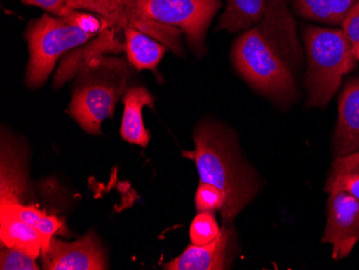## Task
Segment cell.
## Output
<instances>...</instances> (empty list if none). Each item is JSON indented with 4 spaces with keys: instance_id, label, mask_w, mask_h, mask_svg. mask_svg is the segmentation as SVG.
Masks as SVG:
<instances>
[{
    "instance_id": "603a6c76",
    "label": "cell",
    "mask_w": 359,
    "mask_h": 270,
    "mask_svg": "<svg viewBox=\"0 0 359 270\" xmlns=\"http://www.w3.org/2000/svg\"><path fill=\"white\" fill-rule=\"evenodd\" d=\"M65 19H67L70 23L78 26L79 28L84 30L86 33L93 34V35H95L97 32H100L102 27V22L98 18L94 17L92 14L76 11V10L72 11Z\"/></svg>"
},
{
    "instance_id": "e0dca14e",
    "label": "cell",
    "mask_w": 359,
    "mask_h": 270,
    "mask_svg": "<svg viewBox=\"0 0 359 270\" xmlns=\"http://www.w3.org/2000/svg\"><path fill=\"white\" fill-rule=\"evenodd\" d=\"M19 217L30 227L37 229L42 236V250L46 249L53 239V236L62 227V222L57 217L46 215L32 205H24L16 201H1V209ZM41 250V251H42Z\"/></svg>"
},
{
    "instance_id": "8fae6325",
    "label": "cell",
    "mask_w": 359,
    "mask_h": 270,
    "mask_svg": "<svg viewBox=\"0 0 359 270\" xmlns=\"http://www.w3.org/2000/svg\"><path fill=\"white\" fill-rule=\"evenodd\" d=\"M121 135L129 144H138L145 148L150 141V135L145 130L142 110L144 107L154 106V97L145 88L136 86L127 90L124 96Z\"/></svg>"
},
{
    "instance_id": "9a60e30c",
    "label": "cell",
    "mask_w": 359,
    "mask_h": 270,
    "mask_svg": "<svg viewBox=\"0 0 359 270\" xmlns=\"http://www.w3.org/2000/svg\"><path fill=\"white\" fill-rule=\"evenodd\" d=\"M358 0H292L296 13L304 19L339 25Z\"/></svg>"
},
{
    "instance_id": "2e32d148",
    "label": "cell",
    "mask_w": 359,
    "mask_h": 270,
    "mask_svg": "<svg viewBox=\"0 0 359 270\" xmlns=\"http://www.w3.org/2000/svg\"><path fill=\"white\" fill-rule=\"evenodd\" d=\"M325 191H344L359 199V151L336 157Z\"/></svg>"
},
{
    "instance_id": "7a4b0ae2",
    "label": "cell",
    "mask_w": 359,
    "mask_h": 270,
    "mask_svg": "<svg viewBox=\"0 0 359 270\" xmlns=\"http://www.w3.org/2000/svg\"><path fill=\"white\" fill-rule=\"evenodd\" d=\"M308 58V107H326L356 66L357 58L342 29L309 26L304 30Z\"/></svg>"
},
{
    "instance_id": "30bf717a",
    "label": "cell",
    "mask_w": 359,
    "mask_h": 270,
    "mask_svg": "<svg viewBox=\"0 0 359 270\" xmlns=\"http://www.w3.org/2000/svg\"><path fill=\"white\" fill-rule=\"evenodd\" d=\"M339 118L334 137L336 156L359 151V78L350 80L339 97Z\"/></svg>"
},
{
    "instance_id": "5b68a950",
    "label": "cell",
    "mask_w": 359,
    "mask_h": 270,
    "mask_svg": "<svg viewBox=\"0 0 359 270\" xmlns=\"http://www.w3.org/2000/svg\"><path fill=\"white\" fill-rule=\"evenodd\" d=\"M140 19L179 27L197 55L205 53V34L222 7L219 0H133Z\"/></svg>"
},
{
    "instance_id": "9c48e42d",
    "label": "cell",
    "mask_w": 359,
    "mask_h": 270,
    "mask_svg": "<svg viewBox=\"0 0 359 270\" xmlns=\"http://www.w3.org/2000/svg\"><path fill=\"white\" fill-rule=\"evenodd\" d=\"M231 229L224 227L219 237L203 245H191L180 257L165 264L167 270H221L231 257Z\"/></svg>"
},
{
    "instance_id": "4fadbf2b",
    "label": "cell",
    "mask_w": 359,
    "mask_h": 270,
    "mask_svg": "<svg viewBox=\"0 0 359 270\" xmlns=\"http://www.w3.org/2000/svg\"><path fill=\"white\" fill-rule=\"evenodd\" d=\"M0 238L6 247L22 250L35 259L43 243L37 229L5 210H0Z\"/></svg>"
},
{
    "instance_id": "5bb4252c",
    "label": "cell",
    "mask_w": 359,
    "mask_h": 270,
    "mask_svg": "<svg viewBox=\"0 0 359 270\" xmlns=\"http://www.w3.org/2000/svg\"><path fill=\"white\" fill-rule=\"evenodd\" d=\"M125 28V49L129 62L137 70L156 69L161 58L166 53L167 48L154 41L141 30L127 26Z\"/></svg>"
},
{
    "instance_id": "277c9868",
    "label": "cell",
    "mask_w": 359,
    "mask_h": 270,
    "mask_svg": "<svg viewBox=\"0 0 359 270\" xmlns=\"http://www.w3.org/2000/svg\"><path fill=\"white\" fill-rule=\"evenodd\" d=\"M93 36L67 19L56 15L44 14L32 21L25 34L29 46L26 83L30 88H39L46 81L62 54L86 43Z\"/></svg>"
},
{
    "instance_id": "d6986e66",
    "label": "cell",
    "mask_w": 359,
    "mask_h": 270,
    "mask_svg": "<svg viewBox=\"0 0 359 270\" xmlns=\"http://www.w3.org/2000/svg\"><path fill=\"white\" fill-rule=\"evenodd\" d=\"M225 203V194L211 183L201 182L196 192L195 205L198 212L221 210Z\"/></svg>"
},
{
    "instance_id": "52a82bcc",
    "label": "cell",
    "mask_w": 359,
    "mask_h": 270,
    "mask_svg": "<svg viewBox=\"0 0 359 270\" xmlns=\"http://www.w3.org/2000/svg\"><path fill=\"white\" fill-rule=\"evenodd\" d=\"M123 84L94 82L74 90L69 114L86 132L100 134L102 122L112 118Z\"/></svg>"
},
{
    "instance_id": "7402d4cb",
    "label": "cell",
    "mask_w": 359,
    "mask_h": 270,
    "mask_svg": "<svg viewBox=\"0 0 359 270\" xmlns=\"http://www.w3.org/2000/svg\"><path fill=\"white\" fill-rule=\"evenodd\" d=\"M26 5L41 8L56 17L66 18L74 11V0H21Z\"/></svg>"
},
{
    "instance_id": "6da1fadb",
    "label": "cell",
    "mask_w": 359,
    "mask_h": 270,
    "mask_svg": "<svg viewBox=\"0 0 359 270\" xmlns=\"http://www.w3.org/2000/svg\"><path fill=\"white\" fill-rule=\"evenodd\" d=\"M195 150L184 155L195 161L201 182L211 183L225 194L219 210L224 227H231L238 213L257 193L255 173L240 155L231 130L217 123H201L195 130Z\"/></svg>"
},
{
    "instance_id": "ac0fdd59",
    "label": "cell",
    "mask_w": 359,
    "mask_h": 270,
    "mask_svg": "<svg viewBox=\"0 0 359 270\" xmlns=\"http://www.w3.org/2000/svg\"><path fill=\"white\" fill-rule=\"evenodd\" d=\"M221 229L217 224L213 211L198 212L191 222L189 229L191 243L196 245H207L217 239Z\"/></svg>"
},
{
    "instance_id": "8992f818",
    "label": "cell",
    "mask_w": 359,
    "mask_h": 270,
    "mask_svg": "<svg viewBox=\"0 0 359 270\" xmlns=\"http://www.w3.org/2000/svg\"><path fill=\"white\" fill-rule=\"evenodd\" d=\"M327 212L322 241L332 245V259L340 261L359 241V199L344 191L330 193Z\"/></svg>"
},
{
    "instance_id": "7c38bea8",
    "label": "cell",
    "mask_w": 359,
    "mask_h": 270,
    "mask_svg": "<svg viewBox=\"0 0 359 270\" xmlns=\"http://www.w3.org/2000/svg\"><path fill=\"white\" fill-rule=\"evenodd\" d=\"M227 6L222 14L217 30L237 33L259 23L271 8L273 0H226Z\"/></svg>"
},
{
    "instance_id": "44dd1931",
    "label": "cell",
    "mask_w": 359,
    "mask_h": 270,
    "mask_svg": "<svg viewBox=\"0 0 359 270\" xmlns=\"http://www.w3.org/2000/svg\"><path fill=\"white\" fill-rule=\"evenodd\" d=\"M342 30L359 60V0L353 6L342 22Z\"/></svg>"
},
{
    "instance_id": "ba28073f",
    "label": "cell",
    "mask_w": 359,
    "mask_h": 270,
    "mask_svg": "<svg viewBox=\"0 0 359 270\" xmlns=\"http://www.w3.org/2000/svg\"><path fill=\"white\" fill-rule=\"evenodd\" d=\"M44 269L48 270H102L106 269V257L102 243L94 233L74 243L52 239L42 250Z\"/></svg>"
},
{
    "instance_id": "cb8c5ba5",
    "label": "cell",
    "mask_w": 359,
    "mask_h": 270,
    "mask_svg": "<svg viewBox=\"0 0 359 270\" xmlns=\"http://www.w3.org/2000/svg\"></svg>"
},
{
    "instance_id": "3957f363",
    "label": "cell",
    "mask_w": 359,
    "mask_h": 270,
    "mask_svg": "<svg viewBox=\"0 0 359 270\" xmlns=\"http://www.w3.org/2000/svg\"><path fill=\"white\" fill-rule=\"evenodd\" d=\"M233 58L238 72L258 92L281 104L296 97L292 69L259 28H250L238 38Z\"/></svg>"
},
{
    "instance_id": "ffe728a7",
    "label": "cell",
    "mask_w": 359,
    "mask_h": 270,
    "mask_svg": "<svg viewBox=\"0 0 359 270\" xmlns=\"http://www.w3.org/2000/svg\"><path fill=\"white\" fill-rule=\"evenodd\" d=\"M1 270H38L39 266L36 264L35 257L26 252L15 248H8L1 251L0 257Z\"/></svg>"
}]
</instances>
